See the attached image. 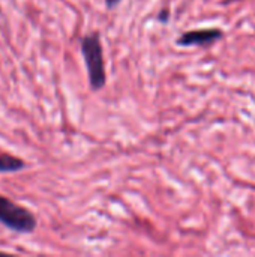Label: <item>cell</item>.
<instances>
[{
	"label": "cell",
	"mask_w": 255,
	"mask_h": 257,
	"mask_svg": "<svg viewBox=\"0 0 255 257\" xmlns=\"http://www.w3.org/2000/svg\"><path fill=\"white\" fill-rule=\"evenodd\" d=\"M81 54L86 63L90 87L93 90H101L107 83V72L99 32L86 35L81 39Z\"/></svg>",
	"instance_id": "obj_1"
},
{
	"label": "cell",
	"mask_w": 255,
	"mask_h": 257,
	"mask_svg": "<svg viewBox=\"0 0 255 257\" xmlns=\"http://www.w3.org/2000/svg\"><path fill=\"white\" fill-rule=\"evenodd\" d=\"M0 223L18 233H32L38 226L35 215L27 208L5 196H0Z\"/></svg>",
	"instance_id": "obj_2"
},
{
	"label": "cell",
	"mask_w": 255,
	"mask_h": 257,
	"mask_svg": "<svg viewBox=\"0 0 255 257\" xmlns=\"http://www.w3.org/2000/svg\"><path fill=\"white\" fill-rule=\"evenodd\" d=\"M224 38V32L218 27H207V29H197L183 32L177 39L176 44L179 47H209L216 44Z\"/></svg>",
	"instance_id": "obj_3"
},
{
	"label": "cell",
	"mask_w": 255,
	"mask_h": 257,
	"mask_svg": "<svg viewBox=\"0 0 255 257\" xmlns=\"http://www.w3.org/2000/svg\"><path fill=\"white\" fill-rule=\"evenodd\" d=\"M26 167V163L18 158V157H12V155H0V173H14V172H20Z\"/></svg>",
	"instance_id": "obj_4"
},
{
	"label": "cell",
	"mask_w": 255,
	"mask_h": 257,
	"mask_svg": "<svg viewBox=\"0 0 255 257\" xmlns=\"http://www.w3.org/2000/svg\"><path fill=\"white\" fill-rule=\"evenodd\" d=\"M170 15H171L170 9H168V8H162V9L158 12V21L165 24V23H168V21H170Z\"/></svg>",
	"instance_id": "obj_5"
},
{
	"label": "cell",
	"mask_w": 255,
	"mask_h": 257,
	"mask_svg": "<svg viewBox=\"0 0 255 257\" xmlns=\"http://www.w3.org/2000/svg\"><path fill=\"white\" fill-rule=\"evenodd\" d=\"M120 2L122 0H105V6H107V9H114Z\"/></svg>",
	"instance_id": "obj_6"
}]
</instances>
